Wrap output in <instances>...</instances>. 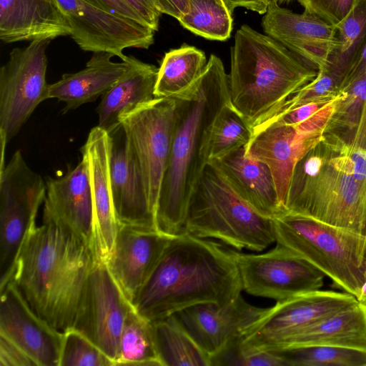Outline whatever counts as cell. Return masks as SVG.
Listing matches in <instances>:
<instances>
[{
	"instance_id": "cell-1",
	"label": "cell",
	"mask_w": 366,
	"mask_h": 366,
	"mask_svg": "<svg viewBox=\"0 0 366 366\" xmlns=\"http://www.w3.org/2000/svg\"><path fill=\"white\" fill-rule=\"evenodd\" d=\"M94 250L66 226L43 213L17 255L12 280L31 309L55 329L73 327Z\"/></svg>"
},
{
	"instance_id": "cell-2",
	"label": "cell",
	"mask_w": 366,
	"mask_h": 366,
	"mask_svg": "<svg viewBox=\"0 0 366 366\" xmlns=\"http://www.w3.org/2000/svg\"><path fill=\"white\" fill-rule=\"evenodd\" d=\"M242 290L229 248L184 232L171 238L132 305L153 322L195 305L227 304Z\"/></svg>"
},
{
	"instance_id": "cell-3",
	"label": "cell",
	"mask_w": 366,
	"mask_h": 366,
	"mask_svg": "<svg viewBox=\"0 0 366 366\" xmlns=\"http://www.w3.org/2000/svg\"><path fill=\"white\" fill-rule=\"evenodd\" d=\"M174 99L172 149L155 214L157 229L172 237L184 232L189 200L207 164L202 149L209 127L231 104L228 74L221 59L212 54L199 79Z\"/></svg>"
},
{
	"instance_id": "cell-4",
	"label": "cell",
	"mask_w": 366,
	"mask_h": 366,
	"mask_svg": "<svg viewBox=\"0 0 366 366\" xmlns=\"http://www.w3.org/2000/svg\"><path fill=\"white\" fill-rule=\"evenodd\" d=\"M317 74L271 36L246 24L236 31L227 74L229 98L252 131Z\"/></svg>"
},
{
	"instance_id": "cell-5",
	"label": "cell",
	"mask_w": 366,
	"mask_h": 366,
	"mask_svg": "<svg viewBox=\"0 0 366 366\" xmlns=\"http://www.w3.org/2000/svg\"><path fill=\"white\" fill-rule=\"evenodd\" d=\"M184 232L239 251L262 252L275 242L272 219L247 203L212 162L205 166L189 200Z\"/></svg>"
},
{
	"instance_id": "cell-6",
	"label": "cell",
	"mask_w": 366,
	"mask_h": 366,
	"mask_svg": "<svg viewBox=\"0 0 366 366\" xmlns=\"http://www.w3.org/2000/svg\"><path fill=\"white\" fill-rule=\"evenodd\" d=\"M275 242L357 299L365 280L366 235L286 211L272 219Z\"/></svg>"
},
{
	"instance_id": "cell-7",
	"label": "cell",
	"mask_w": 366,
	"mask_h": 366,
	"mask_svg": "<svg viewBox=\"0 0 366 366\" xmlns=\"http://www.w3.org/2000/svg\"><path fill=\"white\" fill-rule=\"evenodd\" d=\"M286 210L366 235V189L330 164L321 143L297 163Z\"/></svg>"
},
{
	"instance_id": "cell-8",
	"label": "cell",
	"mask_w": 366,
	"mask_h": 366,
	"mask_svg": "<svg viewBox=\"0 0 366 366\" xmlns=\"http://www.w3.org/2000/svg\"><path fill=\"white\" fill-rule=\"evenodd\" d=\"M46 194V182L20 150L0 167V287L11 280L26 236Z\"/></svg>"
},
{
	"instance_id": "cell-9",
	"label": "cell",
	"mask_w": 366,
	"mask_h": 366,
	"mask_svg": "<svg viewBox=\"0 0 366 366\" xmlns=\"http://www.w3.org/2000/svg\"><path fill=\"white\" fill-rule=\"evenodd\" d=\"M342 96V93L299 124L270 122L259 125L252 131L244 154L269 167L280 203L285 210L294 169L300 159L323 141L327 125Z\"/></svg>"
},
{
	"instance_id": "cell-10",
	"label": "cell",
	"mask_w": 366,
	"mask_h": 366,
	"mask_svg": "<svg viewBox=\"0 0 366 366\" xmlns=\"http://www.w3.org/2000/svg\"><path fill=\"white\" fill-rule=\"evenodd\" d=\"M175 109L174 98H154L121 121L127 149L141 174L154 217L171 153Z\"/></svg>"
},
{
	"instance_id": "cell-11",
	"label": "cell",
	"mask_w": 366,
	"mask_h": 366,
	"mask_svg": "<svg viewBox=\"0 0 366 366\" xmlns=\"http://www.w3.org/2000/svg\"><path fill=\"white\" fill-rule=\"evenodd\" d=\"M51 40L37 39L14 48L0 69L1 149L19 132L43 101L49 99L46 49Z\"/></svg>"
},
{
	"instance_id": "cell-12",
	"label": "cell",
	"mask_w": 366,
	"mask_h": 366,
	"mask_svg": "<svg viewBox=\"0 0 366 366\" xmlns=\"http://www.w3.org/2000/svg\"><path fill=\"white\" fill-rule=\"evenodd\" d=\"M229 250L237 264L243 290L249 295L281 301L320 290L324 285L320 270L278 243L261 254Z\"/></svg>"
},
{
	"instance_id": "cell-13",
	"label": "cell",
	"mask_w": 366,
	"mask_h": 366,
	"mask_svg": "<svg viewBox=\"0 0 366 366\" xmlns=\"http://www.w3.org/2000/svg\"><path fill=\"white\" fill-rule=\"evenodd\" d=\"M357 302L350 293L321 289L277 301L242 336L240 342L260 350H277L299 331Z\"/></svg>"
},
{
	"instance_id": "cell-14",
	"label": "cell",
	"mask_w": 366,
	"mask_h": 366,
	"mask_svg": "<svg viewBox=\"0 0 366 366\" xmlns=\"http://www.w3.org/2000/svg\"><path fill=\"white\" fill-rule=\"evenodd\" d=\"M132 305L104 261L94 265L81 295L73 327L114 362L122 331Z\"/></svg>"
},
{
	"instance_id": "cell-15",
	"label": "cell",
	"mask_w": 366,
	"mask_h": 366,
	"mask_svg": "<svg viewBox=\"0 0 366 366\" xmlns=\"http://www.w3.org/2000/svg\"><path fill=\"white\" fill-rule=\"evenodd\" d=\"M71 26L70 36L85 51L107 52L122 60L127 48L148 49L155 31L85 0H56Z\"/></svg>"
},
{
	"instance_id": "cell-16",
	"label": "cell",
	"mask_w": 366,
	"mask_h": 366,
	"mask_svg": "<svg viewBox=\"0 0 366 366\" xmlns=\"http://www.w3.org/2000/svg\"><path fill=\"white\" fill-rule=\"evenodd\" d=\"M268 310L250 305L240 294L225 305H195L174 315L211 359L232 341L244 335Z\"/></svg>"
},
{
	"instance_id": "cell-17",
	"label": "cell",
	"mask_w": 366,
	"mask_h": 366,
	"mask_svg": "<svg viewBox=\"0 0 366 366\" xmlns=\"http://www.w3.org/2000/svg\"><path fill=\"white\" fill-rule=\"evenodd\" d=\"M0 291V335L19 347L36 366H59L64 332L39 316L12 280Z\"/></svg>"
},
{
	"instance_id": "cell-18",
	"label": "cell",
	"mask_w": 366,
	"mask_h": 366,
	"mask_svg": "<svg viewBox=\"0 0 366 366\" xmlns=\"http://www.w3.org/2000/svg\"><path fill=\"white\" fill-rule=\"evenodd\" d=\"M262 26L265 34L317 71L328 66L337 44L335 25L306 11L294 13L274 1H269Z\"/></svg>"
},
{
	"instance_id": "cell-19",
	"label": "cell",
	"mask_w": 366,
	"mask_h": 366,
	"mask_svg": "<svg viewBox=\"0 0 366 366\" xmlns=\"http://www.w3.org/2000/svg\"><path fill=\"white\" fill-rule=\"evenodd\" d=\"M171 238L157 229L119 225L113 249L105 263L131 304Z\"/></svg>"
},
{
	"instance_id": "cell-20",
	"label": "cell",
	"mask_w": 366,
	"mask_h": 366,
	"mask_svg": "<svg viewBox=\"0 0 366 366\" xmlns=\"http://www.w3.org/2000/svg\"><path fill=\"white\" fill-rule=\"evenodd\" d=\"M112 144L111 134L97 126L91 129L81 148V156L87 164L92 192L97 257L104 262L113 249L119 225L111 184Z\"/></svg>"
},
{
	"instance_id": "cell-21",
	"label": "cell",
	"mask_w": 366,
	"mask_h": 366,
	"mask_svg": "<svg viewBox=\"0 0 366 366\" xmlns=\"http://www.w3.org/2000/svg\"><path fill=\"white\" fill-rule=\"evenodd\" d=\"M46 184L43 213L72 230L96 253L93 202L85 159L81 157L61 177H48Z\"/></svg>"
},
{
	"instance_id": "cell-22",
	"label": "cell",
	"mask_w": 366,
	"mask_h": 366,
	"mask_svg": "<svg viewBox=\"0 0 366 366\" xmlns=\"http://www.w3.org/2000/svg\"><path fill=\"white\" fill-rule=\"evenodd\" d=\"M114 133L117 137L111 135L113 144L110 172L113 203L118 223L157 229L155 217L141 174L127 149L122 129L121 135L118 134V130Z\"/></svg>"
},
{
	"instance_id": "cell-23",
	"label": "cell",
	"mask_w": 366,
	"mask_h": 366,
	"mask_svg": "<svg viewBox=\"0 0 366 366\" xmlns=\"http://www.w3.org/2000/svg\"><path fill=\"white\" fill-rule=\"evenodd\" d=\"M56 0H0V39L6 44L70 36Z\"/></svg>"
},
{
	"instance_id": "cell-24",
	"label": "cell",
	"mask_w": 366,
	"mask_h": 366,
	"mask_svg": "<svg viewBox=\"0 0 366 366\" xmlns=\"http://www.w3.org/2000/svg\"><path fill=\"white\" fill-rule=\"evenodd\" d=\"M122 61L126 63L125 71L102 96L97 108V126L109 134L119 129L125 115L156 98L154 88L159 68L133 56L125 55Z\"/></svg>"
},
{
	"instance_id": "cell-25",
	"label": "cell",
	"mask_w": 366,
	"mask_h": 366,
	"mask_svg": "<svg viewBox=\"0 0 366 366\" xmlns=\"http://www.w3.org/2000/svg\"><path fill=\"white\" fill-rule=\"evenodd\" d=\"M245 147L236 149L213 163L237 193L260 214L274 219L286 210L280 203L274 180L264 162L244 154Z\"/></svg>"
},
{
	"instance_id": "cell-26",
	"label": "cell",
	"mask_w": 366,
	"mask_h": 366,
	"mask_svg": "<svg viewBox=\"0 0 366 366\" xmlns=\"http://www.w3.org/2000/svg\"><path fill=\"white\" fill-rule=\"evenodd\" d=\"M113 56L107 52H94L84 69L64 74L59 81L49 84V99L64 102L65 113L103 96L126 69V63L112 61Z\"/></svg>"
},
{
	"instance_id": "cell-27",
	"label": "cell",
	"mask_w": 366,
	"mask_h": 366,
	"mask_svg": "<svg viewBox=\"0 0 366 366\" xmlns=\"http://www.w3.org/2000/svg\"><path fill=\"white\" fill-rule=\"evenodd\" d=\"M309 346L366 352V305L357 302L325 317L289 337L277 350Z\"/></svg>"
},
{
	"instance_id": "cell-28",
	"label": "cell",
	"mask_w": 366,
	"mask_h": 366,
	"mask_svg": "<svg viewBox=\"0 0 366 366\" xmlns=\"http://www.w3.org/2000/svg\"><path fill=\"white\" fill-rule=\"evenodd\" d=\"M325 135L366 151V73L342 89Z\"/></svg>"
},
{
	"instance_id": "cell-29",
	"label": "cell",
	"mask_w": 366,
	"mask_h": 366,
	"mask_svg": "<svg viewBox=\"0 0 366 366\" xmlns=\"http://www.w3.org/2000/svg\"><path fill=\"white\" fill-rule=\"evenodd\" d=\"M207 61L204 52L183 44L167 51L158 69L156 98H174L192 86L202 74Z\"/></svg>"
},
{
	"instance_id": "cell-30",
	"label": "cell",
	"mask_w": 366,
	"mask_h": 366,
	"mask_svg": "<svg viewBox=\"0 0 366 366\" xmlns=\"http://www.w3.org/2000/svg\"><path fill=\"white\" fill-rule=\"evenodd\" d=\"M151 323L162 366H210L209 357L174 315Z\"/></svg>"
},
{
	"instance_id": "cell-31",
	"label": "cell",
	"mask_w": 366,
	"mask_h": 366,
	"mask_svg": "<svg viewBox=\"0 0 366 366\" xmlns=\"http://www.w3.org/2000/svg\"><path fill=\"white\" fill-rule=\"evenodd\" d=\"M253 132L232 104L226 105L217 115L207 132L202 149L206 164L221 159L249 142Z\"/></svg>"
},
{
	"instance_id": "cell-32",
	"label": "cell",
	"mask_w": 366,
	"mask_h": 366,
	"mask_svg": "<svg viewBox=\"0 0 366 366\" xmlns=\"http://www.w3.org/2000/svg\"><path fill=\"white\" fill-rule=\"evenodd\" d=\"M115 365L162 366L152 323L140 316L133 307L124 324Z\"/></svg>"
},
{
	"instance_id": "cell-33",
	"label": "cell",
	"mask_w": 366,
	"mask_h": 366,
	"mask_svg": "<svg viewBox=\"0 0 366 366\" xmlns=\"http://www.w3.org/2000/svg\"><path fill=\"white\" fill-rule=\"evenodd\" d=\"M335 26L337 44L330 56L327 66L342 80L366 45V0H358Z\"/></svg>"
},
{
	"instance_id": "cell-34",
	"label": "cell",
	"mask_w": 366,
	"mask_h": 366,
	"mask_svg": "<svg viewBox=\"0 0 366 366\" xmlns=\"http://www.w3.org/2000/svg\"><path fill=\"white\" fill-rule=\"evenodd\" d=\"M178 21L186 29L210 40L226 41L233 29L232 14L219 0H189V11Z\"/></svg>"
},
{
	"instance_id": "cell-35",
	"label": "cell",
	"mask_w": 366,
	"mask_h": 366,
	"mask_svg": "<svg viewBox=\"0 0 366 366\" xmlns=\"http://www.w3.org/2000/svg\"><path fill=\"white\" fill-rule=\"evenodd\" d=\"M270 352L286 366H366V352L351 348L309 346Z\"/></svg>"
},
{
	"instance_id": "cell-36",
	"label": "cell",
	"mask_w": 366,
	"mask_h": 366,
	"mask_svg": "<svg viewBox=\"0 0 366 366\" xmlns=\"http://www.w3.org/2000/svg\"><path fill=\"white\" fill-rule=\"evenodd\" d=\"M114 361L74 328L64 332L59 366H112Z\"/></svg>"
},
{
	"instance_id": "cell-37",
	"label": "cell",
	"mask_w": 366,
	"mask_h": 366,
	"mask_svg": "<svg viewBox=\"0 0 366 366\" xmlns=\"http://www.w3.org/2000/svg\"><path fill=\"white\" fill-rule=\"evenodd\" d=\"M321 144L330 164L366 189V151L327 135Z\"/></svg>"
},
{
	"instance_id": "cell-38",
	"label": "cell",
	"mask_w": 366,
	"mask_h": 366,
	"mask_svg": "<svg viewBox=\"0 0 366 366\" xmlns=\"http://www.w3.org/2000/svg\"><path fill=\"white\" fill-rule=\"evenodd\" d=\"M341 81L342 78L329 66L319 70L312 81L288 98L272 117L310 102L332 101L337 98L342 94L340 89Z\"/></svg>"
},
{
	"instance_id": "cell-39",
	"label": "cell",
	"mask_w": 366,
	"mask_h": 366,
	"mask_svg": "<svg viewBox=\"0 0 366 366\" xmlns=\"http://www.w3.org/2000/svg\"><path fill=\"white\" fill-rule=\"evenodd\" d=\"M238 338L210 359V366H286L270 351L243 346Z\"/></svg>"
},
{
	"instance_id": "cell-40",
	"label": "cell",
	"mask_w": 366,
	"mask_h": 366,
	"mask_svg": "<svg viewBox=\"0 0 366 366\" xmlns=\"http://www.w3.org/2000/svg\"><path fill=\"white\" fill-rule=\"evenodd\" d=\"M305 11L336 26L342 21L358 0H298Z\"/></svg>"
},
{
	"instance_id": "cell-41",
	"label": "cell",
	"mask_w": 366,
	"mask_h": 366,
	"mask_svg": "<svg viewBox=\"0 0 366 366\" xmlns=\"http://www.w3.org/2000/svg\"><path fill=\"white\" fill-rule=\"evenodd\" d=\"M0 366H36L19 347L0 335Z\"/></svg>"
},
{
	"instance_id": "cell-42",
	"label": "cell",
	"mask_w": 366,
	"mask_h": 366,
	"mask_svg": "<svg viewBox=\"0 0 366 366\" xmlns=\"http://www.w3.org/2000/svg\"><path fill=\"white\" fill-rule=\"evenodd\" d=\"M107 12L132 19L146 26L142 17L124 0H85ZM149 27V26H148Z\"/></svg>"
},
{
	"instance_id": "cell-43",
	"label": "cell",
	"mask_w": 366,
	"mask_h": 366,
	"mask_svg": "<svg viewBox=\"0 0 366 366\" xmlns=\"http://www.w3.org/2000/svg\"><path fill=\"white\" fill-rule=\"evenodd\" d=\"M144 20L147 26L158 30L159 18L162 13L157 8L156 0H124Z\"/></svg>"
},
{
	"instance_id": "cell-44",
	"label": "cell",
	"mask_w": 366,
	"mask_h": 366,
	"mask_svg": "<svg viewBox=\"0 0 366 366\" xmlns=\"http://www.w3.org/2000/svg\"><path fill=\"white\" fill-rule=\"evenodd\" d=\"M162 14L174 17L177 20L186 14L189 9V0H156Z\"/></svg>"
},
{
	"instance_id": "cell-45",
	"label": "cell",
	"mask_w": 366,
	"mask_h": 366,
	"mask_svg": "<svg viewBox=\"0 0 366 366\" xmlns=\"http://www.w3.org/2000/svg\"><path fill=\"white\" fill-rule=\"evenodd\" d=\"M366 73V45L343 77L340 89L345 88Z\"/></svg>"
},
{
	"instance_id": "cell-46",
	"label": "cell",
	"mask_w": 366,
	"mask_h": 366,
	"mask_svg": "<svg viewBox=\"0 0 366 366\" xmlns=\"http://www.w3.org/2000/svg\"><path fill=\"white\" fill-rule=\"evenodd\" d=\"M222 1L232 14L236 8L242 7L259 14H264L269 5V0H222Z\"/></svg>"
},
{
	"instance_id": "cell-47",
	"label": "cell",
	"mask_w": 366,
	"mask_h": 366,
	"mask_svg": "<svg viewBox=\"0 0 366 366\" xmlns=\"http://www.w3.org/2000/svg\"><path fill=\"white\" fill-rule=\"evenodd\" d=\"M358 302L366 305V267L365 273V280L360 287L359 295L357 297Z\"/></svg>"
},
{
	"instance_id": "cell-48",
	"label": "cell",
	"mask_w": 366,
	"mask_h": 366,
	"mask_svg": "<svg viewBox=\"0 0 366 366\" xmlns=\"http://www.w3.org/2000/svg\"><path fill=\"white\" fill-rule=\"evenodd\" d=\"M292 1H293V0H269V1H274V2L277 3L279 5L281 4H283V3H289V2Z\"/></svg>"
},
{
	"instance_id": "cell-49",
	"label": "cell",
	"mask_w": 366,
	"mask_h": 366,
	"mask_svg": "<svg viewBox=\"0 0 366 366\" xmlns=\"http://www.w3.org/2000/svg\"><path fill=\"white\" fill-rule=\"evenodd\" d=\"M219 1H222V0H219ZM223 3H224V2H223Z\"/></svg>"
}]
</instances>
